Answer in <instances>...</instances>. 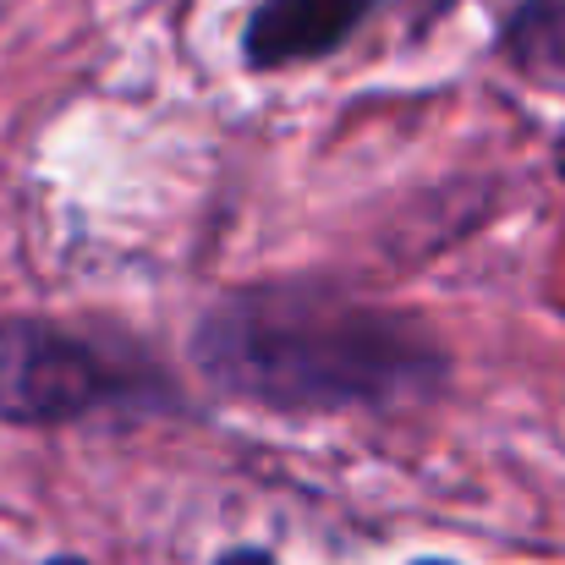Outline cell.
<instances>
[{"instance_id":"obj_1","label":"cell","mask_w":565,"mask_h":565,"mask_svg":"<svg viewBox=\"0 0 565 565\" xmlns=\"http://www.w3.org/2000/svg\"><path fill=\"white\" fill-rule=\"evenodd\" d=\"M192 363L220 395L269 412H363L445 379L434 330L313 286H253L214 302L192 330Z\"/></svg>"},{"instance_id":"obj_2","label":"cell","mask_w":565,"mask_h":565,"mask_svg":"<svg viewBox=\"0 0 565 565\" xmlns=\"http://www.w3.org/2000/svg\"><path fill=\"white\" fill-rule=\"evenodd\" d=\"M160 401L166 379L132 347H110L50 319H0V423L66 428L132 417Z\"/></svg>"},{"instance_id":"obj_3","label":"cell","mask_w":565,"mask_h":565,"mask_svg":"<svg viewBox=\"0 0 565 565\" xmlns=\"http://www.w3.org/2000/svg\"><path fill=\"white\" fill-rule=\"evenodd\" d=\"M369 11H374V0H264L247 22L242 55L258 72L319 61L335 44H347Z\"/></svg>"},{"instance_id":"obj_4","label":"cell","mask_w":565,"mask_h":565,"mask_svg":"<svg viewBox=\"0 0 565 565\" xmlns=\"http://www.w3.org/2000/svg\"><path fill=\"white\" fill-rule=\"evenodd\" d=\"M500 50L539 88H565V0H522L505 22Z\"/></svg>"},{"instance_id":"obj_5","label":"cell","mask_w":565,"mask_h":565,"mask_svg":"<svg viewBox=\"0 0 565 565\" xmlns=\"http://www.w3.org/2000/svg\"><path fill=\"white\" fill-rule=\"evenodd\" d=\"M214 565H275V555H269V550H247V544H236V550H225Z\"/></svg>"},{"instance_id":"obj_6","label":"cell","mask_w":565,"mask_h":565,"mask_svg":"<svg viewBox=\"0 0 565 565\" xmlns=\"http://www.w3.org/2000/svg\"><path fill=\"white\" fill-rule=\"evenodd\" d=\"M44 565H88V561H77V555H55V561H44Z\"/></svg>"},{"instance_id":"obj_7","label":"cell","mask_w":565,"mask_h":565,"mask_svg":"<svg viewBox=\"0 0 565 565\" xmlns=\"http://www.w3.org/2000/svg\"><path fill=\"white\" fill-rule=\"evenodd\" d=\"M417 565H450V561H417Z\"/></svg>"},{"instance_id":"obj_8","label":"cell","mask_w":565,"mask_h":565,"mask_svg":"<svg viewBox=\"0 0 565 565\" xmlns=\"http://www.w3.org/2000/svg\"><path fill=\"white\" fill-rule=\"evenodd\" d=\"M561 171H565V143H561Z\"/></svg>"}]
</instances>
